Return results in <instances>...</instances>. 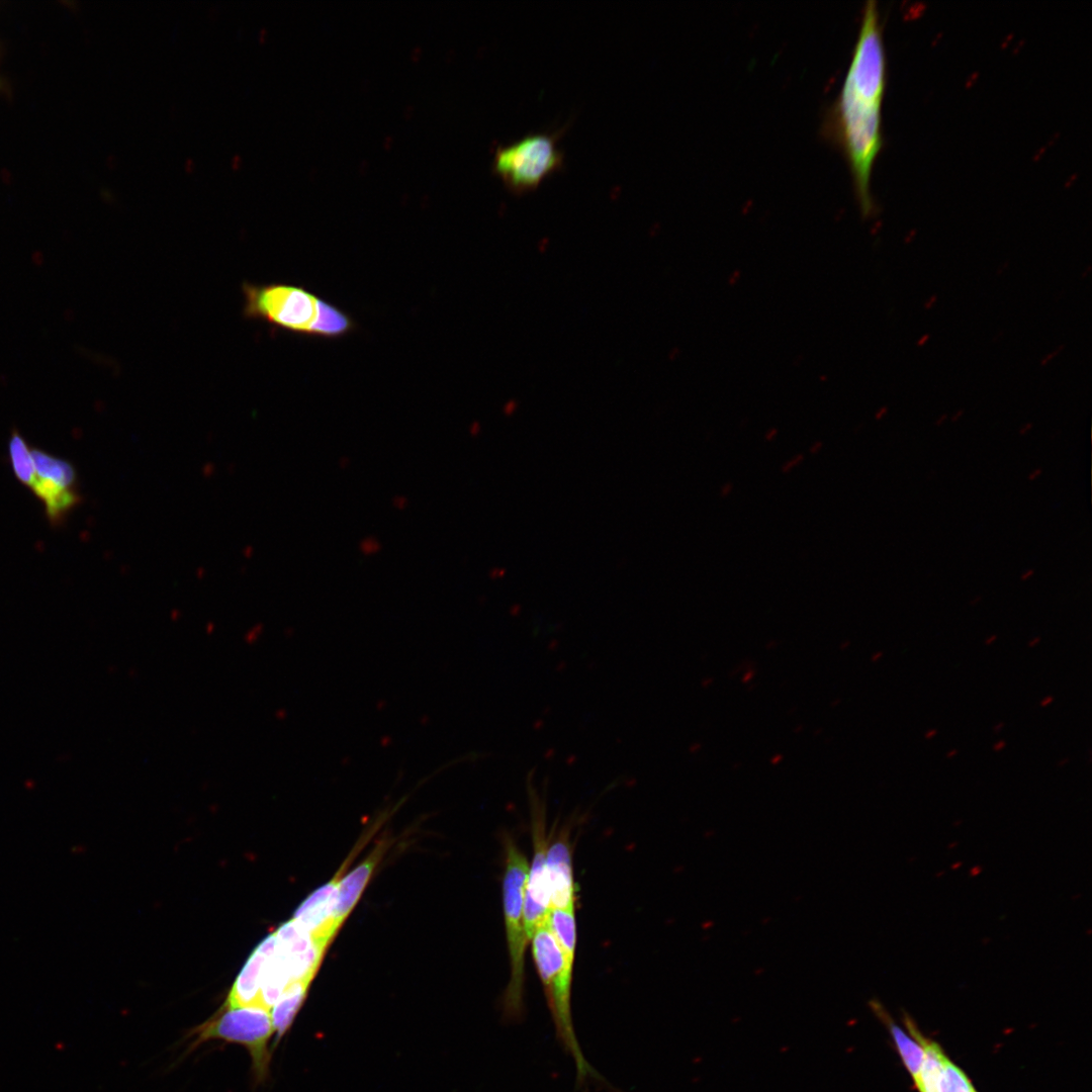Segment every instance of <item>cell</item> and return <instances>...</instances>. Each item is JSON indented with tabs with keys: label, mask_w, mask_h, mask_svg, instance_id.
Wrapping results in <instances>:
<instances>
[{
	"label": "cell",
	"mask_w": 1092,
	"mask_h": 1092,
	"mask_svg": "<svg viewBox=\"0 0 1092 1092\" xmlns=\"http://www.w3.org/2000/svg\"><path fill=\"white\" fill-rule=\"evenodd\" d=\"M886 54L875 1L863 9L858 38L834 108L836 130L849 162L860 209L873 210L870 178L883 146L882 102Z\"/></svg>",
	"instance_id": "1"
},
{
	"label": "cell",
	"mask_w": 1092,
	"mask_h": 1092,
	"mask_svg": "<svg viewBox=\"0 0 1092 1092\" xmlns=\"http://www.w3.org/2000/svg\"><path fill=\"white\" fill-rule=\"evenodd\" d=\"M325 953L311 935L290 919L255 947L223 1007L262 1006L270 1010L292 983L313 980Z\"/></svg>",
	"instance_id": "2"
},
{
	"label": "cell",
	"mask_w": 1092,
	"mask_h": 1092,
	"mask_svg": "<svg viewBox=\"0 0 1092 1092\" xmlns=\"http://www.w3.org/2000/svg\"><path fill=\"white\" fill-rule=\"evenodd\" d=\"M530 940L557 1038L575 1063L577 1081L598 1078L583 1056L572 1021L571 986L574 964L560 948L548 921L535 930Z\"/></svg>",
	"instance_id": "3"
},
{
	"label": "cell",
	"mask_w": 1092,
	"mask_h": 1092,
	"mask_svg": "<svg viewBox=\"0 0 1092 1092\" xmlns=\"http://www.w3.org/2000/svg\"><path fill=\"white\" fill-rule=\"evenodd\" d=\"M503 905L511 975L503 998L504 1013L519 1017L524 1009L525 951L528 935L525 926L524 898L529 863L517 843L506 835Z\"/></svg>",
	"instance_id": "4"
},
{
	"label": "cell",
	"mask_w": 1092,
	"mask_h": 1092,
	"mask_svg": "<svg viewBox=\"0 0 1092 1092\" xmlns=\"http://www.w3.org/2000/svg\"><path fill=\"white\" fill-rule=\"evenodd\" d=\"M244 314L284 331L313 337L325 299L287 283H244Z\"/></svg>",
	"instance_id": "5"
},
{
	"label": "cell",
	"mask_w": 1092,
	"mask_h": 1092,
	"mask_svg": "<svg viewBox=\"0 0 1092 1092\" xmlns=\"http://www.w3.org/2000/svg\"><path fill=\"white\" fill-rule=\"evenodd\" d=\"M192 1048L212 1039L244 1045L252 1060V1071L261 1082L268 1076V1050L274 1028L270 1010L262 1006L222 1007L212 1018L191 1030Z\"/></svg>",
	"instance_id": "6"
},
{
	"label": "cell",
	"mask_w": 1092,
	"mask_h": 1092,
	"mask_svg": "<svg viewBox=\"0 0 1092 1092\" xmlns=\"http://www.w3.org/2000/svg\"><path fill=\"white\" fill-rule=\"evenodd\" d=\"M562 132H533L498 147L493 157L494 173L514 193L535 189L545 177L563 167L564 154L557 146Z\"/></svg>",
	"instance_id": "7"
},
{
	"label": "cell",
	"mask_w": 1092,
	"mask_h": 1092,
	"mask_svg": "<svg viewBox=\"0 0 1092 1092\" xmlns=\"http://www.w3.org/2000/svg\"><path fill=\"white\" fill-rule=\"evenodd\" d=\"M389 845V839H380L360 863L347 873V875L342 876L338 887L335 906L330 919L315 932L310 934L313 941L324 951L327 950L337 932L360 900L372 874L384 856Z\"/></svg>",
	"instance_id": "8"
},
{
	"label": "cell",
	"mask_w": 1092,
	"mask_h": 1092,
	"mask_svg": "<svg viewBox=\"0 0 1092 1092\" xmlns=\"http://www.w3.org/2000/svg\"><path fill=\"white\" fill-rule=\"evenodd\" d=\"M534 817L532 833L534 854L532 863L529 864L524 898L525 926L529 940L535 930L548 921L551 910L546 867L549 841L546 838L543 816Z\"/></svg>",
	"instance_id": "9"
},
{
	"label": "cell",
	"mask_w": 1092,
	"mask_h": 1092,
	"mask_svg": "<svg viewBox=\"0 0 1092 1092\" xmlns=\"http://www.w3.org/2000/svg\"><path fill=\"white\" fill-rule=\"evenodd\" d=\"M546 867L551 909H574L575 887L568 833L548 843Z\"/></svg>",
	"instance_id": "10"
},
{
	"label": "cell",
	"mask_w": 1092,
	"mask_h": 1092,
	"mask_svg": "<svg viewBox=\"0 0 1092 1092\" xmlns=\"http://www.w3.org/2000/svg\"><path fill=\"white\" fill-rule=\"evenodd\" d=\"M352 857L350 855L336 875L307 896L294 912L291 919L309 934L315 932L330 919L335 906L340 880Z\"/></svg>",
	"instance_id": "11"
},
{
	"label": "cell",
	"mask_w": 1092,
	"mask_h": 1092,
	"mask_svg": "<svg viewBox=\"0 0 1092 1092\" xmlns=\"http://www.w3.org/2000/svg\"><path fill=\"white\" fill-rule=\"evenodd\" d=\"M904 1022L910 1034L920 1042L924 1051V1058L915 1086L919 1092H938L942 1072L943 1061L946 1057L940 1045L925 1037L907 1014H904Z\"/></svg>",
	"instance_id": "12"
},
{
	"label": "cell",
	"mask_w": 1092,
	"mask_h": 1092,
	"mask_svg": "<svg viewBox=\"0 0 1092 1092\" xmlns=\"http://www.w3.org/2000/svg\"><path fill=\"white\" fill-rule=\"evenodd\" d=\"M870 1006L877 1017L889 1029L901 1060L915 1084L924 1058L922 1045L912 1035L907 1034L894 1022L893 1018L878 1000H871Z\"/></svg>",
	"instance_id": "13"
},
{
	"label": "cell",
	"mask_w": 1092,
	"mask_h": 1092,
	"mask_svg": "<svg viewBox=\"0 0 1092 1092\" xmlns=\"http://www.w3.org/2000/svg\"><path fill=\"white\" fill-rule=\"evenodd\" d=\"M312 980L304 979L292 983L287 987L270 1009L272 1025L274 1028L275 1042L282 1038L291 1026L296 1014L302 1006L308 988Z\"/></svg>",
	"instance_id": "14"
},
{
	"label": "cell",
	"mask_w": 1092,
	"mask_h": 1092,
	"mask_svg": "<svg viewBox=\"0 0 1092 1092\" xmlns=\"http://www.w3.org/2000/svg\"><path fill=\"white\" fill-rule=\"evenodd\" d=\"M31 456L35 476L67 488L78 489L77 471L71 462L32 446Z\"/></svg>",
	"instance_id": "15"
},
{
	"label": "cell",
	"mask_w": 1092,
	"mask_h": 1092,
	"mask_svg": "<svg viewBox=\"0 0 1092 1092\" xmlns=\"http://www.w3.org/2000/svg\"><path fill=\"white\" fill-rule=\"evenodd\" d=\"M8 457L17 480L29 488L35 478L31 446L17 429L9 437Z\"/></svg>",
	"instance_id": "16"
},
{
	"label": "cell",
	"mask_w": 1092,
	"mask_h": 1092,
	"mask_svg": "<svg viewBox=\"0 0 1092 1092\" xmlns=\"http://www.w3.org/2000/svg\"><path fill=\"white\" fill-rule=\"evenodd\" d=\"M548 925L565 957L574 964L576 947V922L574 909L552 908Z\"/></svg>",
	"instance_id": "17"
},
{
	"label": "cell",
	"mask_w": 1092,
	"mask_h": 1092,
	"mask_svg": "<svg viewBox=\"0 0 1092 1092\" xmlns=\"http://www.w3.org/2000/svg\"><path fill=\"white\" fill-rule=\"evenodd\" d=\"M938 1092H977L966 1073L945 1057Z\"/></svg>",
	"instance_id": "18"
},
{
	"label": "cell",
	"mask_w": 1092,
	"mask_h": 1092,
	"mask_svg": "<svg viewBox=\"0 0 1092 1092\" xmlns=\"http://www.w3.org/2000/svg\"><path fill=\"white\" fill-rule=\"evenodd\" d=\"M359 549L364 555H373L380 551L381 544L375 537L368 536L360 541Z\"/></svg>",
	"instance_id": "19"
},
{
	"label": "cell",
	"mask_w": 1092,
	"mask_h": 1092,
	"mask_svg": "<svg viewBox=\"0 0 1092 1092\" xmlns=\"http://www.w3.org/2000/svg\"><path fill=\"white\" fill-rule=\"evenodd\" d=\"M407 498L403 495H396L392 499V505L398 510H403L407 506Z\"/></svg>",
	"instance_id": "20"
},
{
	"label": "cell",
	"mask_w": 1092,
	"mask_h": 1092,
	"mask_svg": "<svg viewBox=\"0 0 1092 1092\" xmlns=\"http://www.w3.org/2000/svg\"><path fill=\"white\" fill-rule=\"evenodd\" d=\"M802 460H803V455H797L794 459H792L791 461L787 462L784 465L783 471H785V472L789 471L790 469H792V467L799 464Z\"/></svg>",
	"instance_id": "21"
},
{
	"label": "cell",
	"mask_w": 1092,
	"mask_h": 1092,
	"mask_svg": "<svg viewBox=\"0 0 1092 1092\" xmlns=\"http://www.w3.org/2000/svg\"><path fill=\"white\" fill-rule=\"evenodd\" d=\"M1005 747H1006V741L1003 740V739H1000V740L993 743L992 750L995 751V752H999V751L1003 750Z\"/></svg>",
	"instance_id": "22"
},
{
	"label": "cell",
	"mask_w": 1092,
	"mask_h": 1092,
	"mask_svg": "<svg viewBox=\"0 0 1092 1092\" xmlns=\"http://www.w3.org/2000/svg\"><path fill=\"white\" fill-rule=\"evenodd\" d=\"M1035 571L1032 568H1027L1020 574V580L1026 581L1034 575Z\"/></svg>",
	"instance_id": "23"
},
{
	"label": "cell",
	"mask_w": 1092,
	"mask_h": 1092,
	"mask_svg": "<svg viewBox=\"0 0 1092 1092\" xmlns=\"http://www.w3.org/2000/svg\"><path fill=\"white\" fill-rule=\"evenodd\" d=\"M1054 701H1055L1054 696L1048 695V696H1045L1044 698H1042L1039 701V706L1042 707V708L1048 707V706L1052 705L1054 703Z\"/></svg>",
	"instance_id": "24"
},
{
	"label": "cell",
	"mask_w": 1092,
	"mask_h": 1092,
	"mask_svg": "<svg viewBox=\"0 0 1092 1092\" xmlns=\"http://www.w3.org/2000/svg\"><path fill=\"white\" fill-rule=\"evenodd\" d=\"M1042 473L1041 468L1033 469L1027 476L1028 481L1035 480Z\"/></svg>",
	"instance_id": "25"
},
{
	"label": "cell",
	"mask_w": 1092,
	"mask_h": 1092,
	"mask_svg": "<svg viewBox=\"0 0 1092 1092\" xmlns=\"http://www.w3.org/2000/svg\"><path fill=\"white\" fill-rule=\"evenodd\" d=\"M937 733H938L937 729L930 728V729L926 730V732L924 733V739L930 740V739L934 738Z\"/></svg>",
	"instance_id": "26"
},
{
	"label": "cell",
	"mask_w": 1092,
	"mask_h": 1092,
	"mask_svg": "<svg viewBox=\"0 0 1092 1092\" xmlns=\"http://www.w3.org/2000/svg\"><path fill=\"white\" fill-rule=\"evenodd\" d=\"M1031 429H1032V424H1031V423H1027V424L1023 425V426H1022V427H1021V428L1019 429V434H1020V435H1025V434H1027V433H1028V432H1029V431H1030Z\"/></svg>",
	"instance_id": "27"
},
{
	"label": "cell",
	"mask_w": 1092,
	"mask_h": 1092,
	"mask_svg": "<svg viewBox=\"0 0 1092 1092\" xmlns=\"http://www.w3.org/2000/svg\"><path fill=\"white\" fill-rule=\"evenodd\" d=\"M1039 642H1040V637H1039V636H1035V637H1032V638H1031V639H1030V640H1029V641L1027 642V645H1028V647H1035L1036 645H1038V644H1039Z\"/></svg>",
	"instance_id": "28"
},
{
	"label": "cell",
	"mask_w": 1092,
	"mask_h": 1092,
	"mask_svg": "<svg viewBox=\"0 0 1092 1092\" xmlns=\"http://www.w3.org/2000/svg\"><path fill=\"white\" fill-rule=\"evenodd\" d=\"M1004 727H1005V723L1000 721V722H998L997 724H995L993 726V732L994 733H999V732H1001L1003 730Z\"/></svg>",
	"instance_id": "29"
},
{
	"label": "cell",
	"mask_w": 1092,
	"mask_h": 1092,
	"mask_svg": "<svg viewBox=\"0 0 1092 1092\" xmlns=\"http://www.w3.org/2000/svg\"><path fill=\"white\" fill-rule=\"evenodd\" d=\"M981 601H982V597H981V596H979V595H977V596H975V597H973V598L971 599V601H970V605H971L972 607H975V606L979 605V604L981 603Z\"/></svg>",
	"instance_id": "30"
},
{
	"label": "cell",
	"mask_w": 1092,
	"mask_h": 1092,
	"mask_svg": "<svg viewBox=\"0 0 1092 1092\" xmlns=\"http://www.w3.org/2000/svg\"><path fill=\"white\" fill-rule=\"evenodd\" d=\"M997 640V635L992 634L985 639V645H991Z\"/></svg>",
	"instance_id": "31"
},
{
	"label": "cell",
	"mask_w": 1092,
	"mask_h": 1092,
	"mask_svg": "<svg viewBox=\"0 0 1092 1092\" xmlns=\"http://www.w3.org/2000/svg\"><path fill=\"white\" fill-rule=\"evenodd\" d=\"M1069 762H1070V758H1069V757H1063V758H1061L1060 760H1058V762H1057V766H1058V767H1063V766L1067 765V764H1068Z\"/></svg>",
	"instance_id": "32"
},
{
	"label": "cell",
	"mask_w": 1092,
	"mask_h": 1092,
	"mask_svg": "<svg viewBox=\"0 0 1092 1092\" xmlns=\"http://www.w3.org/2000/svg\"><path fill=\"white\" fill-rule=\"evenodd\" d=\"M958 752H959V750H958L957 748H952V749H949V750H948V751L946 752L945 756H946L947 758H952V757H954V756H956V755L958 754Z\"/></svg>",
	"instance_id": "33"
},
{
	"label": "cell",
	"mask_w": 1092,
	"mask_h": 1092,
	"mask_svg": "<svg viewBox=\"0 0 1092 1092\" xmlns=\"http://www.w3.org/2000/svg\"><path fill=\"white\" fill-rule=\"evenodd\" d=\"M732 488L731 483L726 484L722 489V495H727Z\"/></svg>",
	"instance_id": "34"
},
{
	"label": "cell",
	"mask_w": 1092,
	"mask_h": 1092,
	"mask_svg": "<svg viewBox=\"0 0 1092 1092\" xmlns=\"http://www.w3.org/2000/svg\"><path fill=\"white\" fill-rule=\"evenodd\" d=\"M821 446H822V444H821V443H816V444H814V445H813V446L811 447V449H810V450H811V452H812L813 454H814V453H817V452H818V451L820 450Z\"/></svg>",
	"instance_id": "35"
},
{
	"label": "cell",
	"mask_w": 1092,
	"mask_h": 1092,
	"mask_svg": "<svg viewBox=\"0 0 1092 1092\" xmlns=\"http://www.w3.org/2000/svg\"><path fill=\"white\" fill-rule=\"evenodd\" d=\"M348 465H349V459H348L347 457H343V458H342V459L340 460V466H341L342 468H346V467H347Z\"/></svg>",
	"instance_id": "36"
},
{
	"label": "cell",
	"mask_w": 1092,
	"mask_h": 1092,
	"mask_svg": "<svg viewBox=\"0 0 1092 1092\" xmlns=\"http://www.w3.org/2000/svg\"><path fill=\"white\" fill-rule=\"evenodd\" d=\"M962 415H963V411H959V412H958V413H957V414H956V415H954V416H953V417L951 418V421H952V422H957V421H958V420H959V419H960V418L962 417Z\"/></svg>",
	"instance_id": "37"
},
{
	"label": "cell",
	"mask_w": 1092,
	"mask_h": 1092,
	"mask_svg": "<svg viewBox=\"0 0 1092 1092\" xmlns=\"http://www.w3.org/2000/svg\"><path fill=\"white\" fill-rule=\"evenodd\" d=\"M945 419H946V415H942V416H941V417H940V418H939V419L937 420V422H936V425H937V426H940V425H942V423L944 422V420H945Z\"/></svg>",
	"instance_id": "38"
},
{
	"label": "cell",
	"mask_w": 1092,
	"mask_h": 1092,
	"mask_svg": "<svg viewBox=\"0 0 1092 1092\" xmlns=\"http://www.w3.org/2000/svg\"><path fill=\"white\" fill-rule=\"evenodd\" d=\"M881 655H882V652H879V653L875 654V656L873 657V659H875V660H876V659H877V658H879V657H880Z\"/></svg>",
	"instance_id": "39"
}]
</instances>
